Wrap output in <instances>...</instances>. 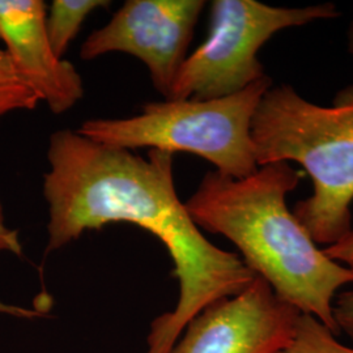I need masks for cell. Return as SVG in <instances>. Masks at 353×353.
<instances>
[{
	"label": "cell",
	"instance_id": "6da1fadb",
	"mask_svg": "<svg viewBox=\"0 0 353 353\" xmlns=\"http://www.w3.org/2000/svg\"><path fill=\"white\" fill-rule=\"evenodd\" d=\"M173 156L150 150L144 159L61 130L50 137V169L43 176L49 205L45 254L112 223L135 224L164 243L179 297L172 312L152 321L145 353L172 352L195 316L256 278L237 254L214 246L195 224L176 194Z\"/></svg>",
	"mask_w": 353,
	"mask_h": 353
},
{
	"label": "cell",
	"instance_id": "7a4b0ae2",
	"mask_svg": "<svg viewBox=\"0 0 353 353\" xmlns=\"http://www.w3.org/2000/svg\"><path fill=\"white\" fill-rule=\"evenodd\" d=\"M300 179L288 163L262 165L243 178L208 172L185 205L198 227L234 243L279 299L338 335L332 306L339 290L353 285V270L319 249L288 210L287 194Z\"/></svg>",
	"mask_w": 353,
	"mask_h": 353
},
{
	"label": "cell",
	"instance_id": "3957f363",
	"mask_svg": "<svg viewBox=\"0 0 353 353\" xmlns=\"http://www.w3.org/2000/svg\"><path fill=\"white\" fill-rule=\"evenodd\" d=\"M258 166L297 163L312 176L313 195L293 214L316 245L326 248L352 229L353 85L332 106L305 100L288 84L265 90L252 121Z\"/></svg>",
	"mask_w": 353,
	"mask_h": 353
},
{
	"label": "cell",
	"instance_id": "277c9868",
	"mask_svg": "<svg viewBox=\"0 0 353 353\" xmlns=\"http://www.w3.org/2000/svg\"><path fill=\"white\" fill-rule=\"evenodd\" d=\"M272 80L267 75L236 94L210 100L147 102L138 115L122 119H90L77 132L88 139L135 151L150 148L191 153L233 178L250 176L256 164L252 121Z\"/></svg>",
	"mask_w": 353,
	"mask_h": 353
},
{
	"label": "cell",
	"instance_id": "5b68a950",
	"mask_svg": "<svg viewBox=\"0 0 353 353\" xmlns=\"http://www.w3.org/2000/svg\"><path fill=\"white\" fill-rule=\"evenodd\" d=\"M339 14L334 3L290 8L255 0H214L208 36L186 57L165 100L210 101L236 94L267 76L258 52L274 34Z\"/></svg>",
	"mask_w": 353,
	"mask_h": 353
},
{
	"label": "cell",
	"instance_id": "8992f818",
	"mask_svg": "<svg viewBox=\"0 0 353 353\" xmlns=\"http://www.w3.org/2000/svg\"><path fill=\"white\" fill-rule=\"evenodd\" d=\"M204 6L203 0H127L83 42L80 58L132 55L145 64L153 87L168 99Z\"/></svg>",
	"mask_w": 353,
	"mask_h": 353
},
{
	"label": "cell",
	"instance_id": "52a82bcc",
	"mask_svg": "<svg viewBox=\"0 0 353 353\" xmlns=\"http://www.w3.org/2000/svg\"><path fill=\"white\" fill-rule=\"evenodd\" d=\"M301 313L259 276L239 294L195 316L170 353H279L290 344Z\"/></svg>",
	"mask_w": 353,
	"mask_h": 353
},
{
	"label": "cell",
	"instance_id": "ba28073f",
	"mask_svg": "<svg viewBox=\"0 0 353 353\" xmlns=\"http://www.w3.org/2000/svg\"><path fill=\"white\" fill-rule=\"evenodd\" d=\"M46 13L42 0H0V41L41 101L63 114L83 99L84 85L75 65L52 49Z\"/></svg>",
	"mask_w": 353,
	"mask_h": 353
},
{
	"label": "cell",
	"instance_id": "9c48e42d",
	"mask_svg": "<svg viewBox=\"0 0 353 353\" xmlns=\"http://www.w3.org/2000/svg\"><path fill=\"white\" fill-rule=\"evenodd\" d=\"M108 0H54L46 13V30L51 46L63 58L84 20L97 8H108Z\"/></svg>",
	"mask_w": 353,
	"mask_h": 353
},
{
	"label": "cell",
	"instance_id": "30bf717a",
	"mask_svg": "<svg viewBox=\"0 0 353 353\" xmlns=\"http://www.w3.org/2000/svg\"><path fill=\"white\" fill-rule=\"evenodd\" d=\"M41 97L19 72L10 55L0 49V119L7 114L34 110Z\"/></svg>",
	"mask_w": 353,
	"mask_h": 353
},
{
	"label": "cell",
	"instance_id": "8fae6325",
	"mask_svg": "<svg viewBox=\"0 0 353 353\" xmlns=\"http://www.w3.org/2000/svg\"><path fill=\"white\" fill-rule=\"evenodd\" d=\"M279 353H353L336 334L312 316L301 314L290 344Z\"/></svg>",
	"mask_w": 353,
	"mask_h": 353
},
{
	"label": "cell",
	"instance_id": "7c38bea8",
	"mask_svg": "<svg viewBox=\"0 0 353 353\" xmlns=\"http://www.w3.org/2000/svg\"><path fill=\"white\" fill-rule=\"evenodd\" d=\"M0 252H12L17 256L23 255V245L20 242L19 232L7 225L1 201H0ZM0 314L17 316V318H28V319L45 316L37 309H26V307L13 306V305L1 303V301H0Z\"/></svg>",
	"mask_w": 353,
	"mask_h": 353
},
{
	"label": "cell",
	"instance_id": "4fadbf2b",
	"mask_svg": "<svg viewBox=\"0 0 353 353\" xmlns=\"http://www.w3.org/2000/svg\"><path fill=\"white\" fill-rule=\"evenodd\" d=\"M332 313L339 332H344L353 341V285L338 293Z\"/></svg>",
	"mask_w": 353,
	"mask_h": 353
},
{
	"label": "cell",
	"instance_id": "5bb4252c",
	"mask_svg": "<svg viewBox=\"0 0 353 353\" xmlns=\"http://www.w3.org/2000/svg\"><path fill=\"white\" fill-rule=\"evenodd\" d=\"M323 252L332 261L353 270V228L343 240L323 248Z\"/></svg>",
	"mask_w": 353,
	"mask_h": 353
},
{
	"label": "cell",
	"instance_id": "9a60e30c",
	"mask_svg": "<svg viewBox=\"0 0 353 353\" xmlns=\"http://www.w3.org/2000/svg\"><path fill=\"white\" fill-rule=\"evenodd\" d=\"M348 50L353 55V21L350 26V30H348Z\"/></svg>",
	"mask_w": 353,
	"mask_h": 353
}]
</instances>
